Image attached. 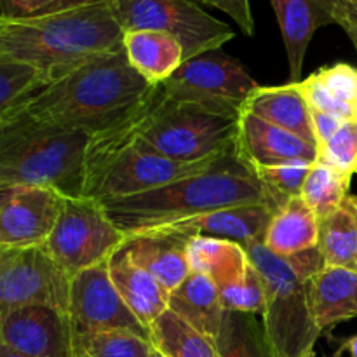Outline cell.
I'll list each match as a JSON object with an SVG mask.
<instances>
[{"label": "cell", "instance_id": "12", "mask_svg": "<svg viewBox=\"0 0 357 357\" xmlns=\"http://www.w3.org/2000/svg\"><path fill=\"white\" fill-rule=\"evenodd\" d=\"M68 316L73 333L128 331L150 340V330L126 305L112 282L107 261L73 275L70 282Z\"/></svg>", "mask_w": 357, "mask_h": 357}, {"label": "cell", "instance_id": "5", "mask_svg": "<svg viewBox=\"0 0 357 357\" xmlns=\"http://www.w3.org/2000/svg\"><path fill=\"white\" fill-rule=\"evenodd\" d=\"M91 135L17 115L0 124V187L35 185L84 197V162Z\"/></svg>", "mask_w": 357, "mask_h": 357}, {"label": "cell", "instance_id": "23", "mask_svg": "<svg viewBox=\"0 0 357 357\" xmlns=\"http://www.w3.org/2000/svg\"><path fill=\"white\" fill-rule=\"evenodd\" d=\"M310 110L324 112L338 121L357 117V68L349 63L323 66L300 80Z\"/></svg>", "mask_w": 357, "mask_h": 357}, {"label": "cell", "instance_id": "30", "mask_svg": "<svg viewBox=\"0 0 357 357\" xmlns=\"http://www.w3.org/2000/svg\"><path fill=\"white\" fill-rule=\"evenodd\" d=\"M49 82L47 75L26 61L0 58V122H6Z\"/></svg>", "mask_w": 357, "mask_h": 357}, {"label": "cell", "instance_id": "22", "mask_svg": "<svg viewBox=\"0 0 357 357\" xmlns=\"http://www.w3.org/2000/svg\"><path fill=\"white\" fill-rule=\"evenodd\" d=\"M124 51L132 68L152 86L166 82L185 63L183 45L164 31H124Z\"/></svg>", "mask_w": 357, "mask_h": 357}, {"label": "cell", "instance_id": "11", "mask_svg": "<svg viewBox=\"0 0 357 357\" xmlns=\"http://www.w3.org/2000/svg\"><path fill=\"white\" fill-rule=\"evenodd\" d=\"M174 100L218 105L243 112L258 84L243 63L220 51L187 59L173 77L160 84Z\"/></svg>", "mask_w": 357, "mask_h": 357}, {"label": "cell", "instance_id": "19", "mask_svg": "<svg viewBox=\"0 0 357 357\" xmlns=\"http://www.w3.org/2000/svg\"><path fill=\"white\" fill-rule=\"evenodd\" d=\"M310 310L321 333L357 316V271L324 267L307 279Z\"/></svg>", "mask_w": 357, "mask_h": 357}, {"label": "cell", "instance_id": "29", "mask_svg": "<svg viewBox=\"0 0 357 357\" xmlns=\"http://www.w3.org/2000/svg\"><path fill=\"white\" fill-rule=\"evenodd\" d=\"M150 342L164 357H220L215 340L192 328L169 309L150 328Z\"/></svg>", "mask_w": 357, "mask_h": 357}, {"label": "cell", "instance_id": "43", "mask_svg": "<svg viewBox=\"0 0 357 357\" xmlns=\"http://www.w3.org/2000/svg\"><path fill=\"white\" fill-rule=\"evenodd\" d=\"M0 357H28V356L20 354V352H16V351H13V349L6 347V345H0Z\"/></svg>", "mask_w": 357, "mask_h": 357}, {"label": "cell", "instance_id": "31", "mask_svg": "<svg viewBox=\"0 0 357 357\" xmlns=\"http://www.w3.org/2000/svg\"><path fill=\"white\" fill-rule=\"evenodd\" d=\"M351 176L340 173L335 167L316 160L303 181L300 197L309 204V208L316 213L317 218L331 215L337 211L345 199L349 197L351 188Z\"/></svg>", "mask_w": 357, "mask_h": 357}, {"label": "cell", "instance_id": "33", "mask_svg": "<svg viewBox=\"0 0 357 357\" xmlns=\"http://www.w3.org/2000/svg\"><path fill=\"white\" fill-rule=\"evenodd\" d=\"M317 160L351 178L357 174V117L342 122L335 135L317 149Z\"/></svg>", "mask_w": 357, "mask_h": 357}, {"label": "cell", "instance_id": "24", "mask_svg": "<svg viewBox=\"0 0 357 357\" xmlns=\"http://www.w3.org/2000/svg\"><path fill=\"white\" fill-rule=\"evenodd\" d=\"M167 309L211 340L218 335L225 316L220 289L201 272H190V275L169 293Z\"/></svg>", "mask_w": 357, "mask_h": 357}, {"label": "cell", "instance_id": "21", "mask_svg": "<svg viewBox=\"0 0 357 357\" xmlns=\"http://www.w3.org/2000/svg\"><path fill=\"white\" fill-rule=\"evenodd\" d=\"M243 110L300 136L317 146L314 135L312 110L303 94L300 82H288L286 86L258 87Z\"/></svg>", "mask_w": 357, "mask_h": 357}, {"label": "cell", "instance_id": "37", "mask_svg": "<svg viewBox=\"0 0 357 357\" xmlns=\"http://www.w3.org/2000/svg\"><path fill=\"white\" fill-rule=\"evenodd\" d=\"M197 2L211 6L215 9L222 10L227 16L232 17L241 28L244 35L253 37L255 35V20L253 13H251L250 0H197Z\"/></svg>", "mask_w": 357, "mask_h": 357}, {"label": "cell", "instance_id": "35", "mask_svg": "<svg viewBox=\"0 0 357 357\" xmlns=\"http://www.w3.org/2000/svg\"><path fill=\"white\" fill-rule=\"evenodd\" d=\"M223 309L230 312L264 314L265 310V284L260 272L251 264L246 278L232 288L220 291Z\"/></svg>", "mask_w": 357, "mask_h": 357}, {"label": "cell", "instance_id": "6", "mask_svg": "<svg viewBox=\"0 0 357 357\" xmlns=\"http://www.w3.org/2000/svg\"><path fill=\"white\" fill-rule=\"evenodd\" d=\"M239 117L232 108L174 100L159 84L142 122V138L167 159L201 162L236 149Z\"/></svg>", "mask_w": 357, "mask_h": 357}, {"label": "cell", "instance_id": "28", "mask_svg": "<svg viewBox=\"0 0 357 357\" xmlns=\"http://www.w3.org/2000/svg\"><path fill=\"white\" fill-rule=\"evenodd\" d=\"M215 345L220 357H275L264 323L255 314L225 310Z\"/></svg>", "mask_w": 357, "mask_h": 357}, {"label": "cell", "instance_id": "3", "mask_svg": "<svg viewBox=\"0 0 357 357\" xmlns=\"http://www.w3.org/2000/svg\"><path fill=\"white\" fill-rule=\"evenodd\" d=\"M124 47L114 0L30 20L0 21V58L37 66L49 82Z\"/></svg>", "mask_w": 357, "mask_h": 357}, {"label": "cell", "instance_id": "44", "mask_svg": "<svg viewBox=\"0 0 357 357\" xmlns=\"http://www.w3.org/2000/svg\"><path fill=\"white\" fill-rule=\"evenodd\" d=\"M149 357H164L162 354H160V352L159 351H157V349L155 347H153L152 349V352H150V356Z\"/></svg>", "mask_w": 357, "mask_h": 357}, {"label": "cell", "instance_id": "13", "mask_svg": "<svg viewBox=\"0 0 357 357\" xmlns=\"http://www.w3.org/2000/svg\"><path fill=\"white\" fill-rule=\"evenodd\" d=\"M65 199L47 187H0V250L44 246L61 216Z\"/></svg>", "mask_w": 357, "mask_h": 357}, {"label": "cell", "instance_id": "27", "mask_svg": "<svg viewBox=\"0 0 357 357\" xmlns=\"http://www.w3.org/2000/svg\"><path fill=\"white\" fill-rule=\"evenodd\" d=\"M319 251L326 267L357 271V202L349 195L331 215L319 220Z\"/></svg>", "mask_w": 357, "mask_h": 357}, {"label": "cell", "instance_id": "1", "mask_svg": "<svg viewBox=\"0 0 357 357\" xmlns=\"http://www.w3.org/2000/svg\"><path fill=\"white\" fill-rule=\"evenodd\" d=\"M284 202L261 183L255 167L234 149L220 157L208 171L181 178L155 190L110 199L101 204L126 237H131L169 229L220 209L244 204L281 208Z\"/></svg>", "mask_w": 357, "mask_h": 357}, {"label": "cell", "instance_id": "16", "mask_svg": "<svg viewBox=\"0 0 357 357\" xmlns=\"http://www.w3.org/2000/svg\"><path fill=\"white\" fill-rule=\"evenodd\" d=\"M192 236L173 229L152 230L126 239L131 260L162 284L167 293L176 289L190 275L188 244Z\"/></svg>", "mask_w": 357, "mask_h": 357}, {"label": "cell", "instance_id": "42", "mask_svg": "<svg viewBox=\"0 0 357 357\" xmlns=\"http://www.w3.org/2000/svg\"><path fill=\"white\" fill-rule=\"evenodd\" d=\"M340 24L342 28H344V31L345 33H347V37L351 38V42H352V45H354V49H356V52H357V26L354 23H351V21H340Z\"/></svg>", "mask_w": 357, "mask_h": 357}, {"label": "cell", "instance_id": "26", "mask_svg": "<svg viewBox=\"0 0 357 357\" xmlns=\"http://www.w3.org/2000/svg\"><path fill=\"white\" fill-rule=\"evenodd\" d=\"M188 261L192 272L208 275L220 291L243 281L251 267L246 248L213 237H192L188 244Z\"/></svg>", "mask_w": 357, "mask_h": 357}, {"label": "cell", "instance_id": "4", "mask_svg": "<svg viewBox=\"0 0 357 357\" xmlns=\"http://www.w3.org/2000/svg\"><path fill=\"white\" fill-rule=\"evenodd\" d=\"M153 89L121 121L91 135L84 162V197L103 202L155 190L208 171L220 159L176 162L142 138V122Z\"/></svg>", "mask_w": 357, "mask_h": 357}, {"label": "cell", "instance_id": "46", "mask_svg": "<svg viewBox=\"0 0 357 357\" xmlns=\"http://www.w3.org/2000/svg\"><path fill=\"white\" fill-rule=\"evenodd\" d=\"M356 202H357V195H356Z\"/></svg>", "mask_w": 357, "mask_h": 357}, {"label": "cell", "instance_id": "39", "mask_svg": "<svg viewBox=\"0 0 357 357\" xmlns=\"http://www.w3.org/2000/svg\"><path fill=\"white\" fill-rule=\"evenodd\" d=\"M312 124H314V135H316L317 149L323 145L324 142L331 138L335 135L338 128H340L342 121H338L333 115H328L324 112L312 110Z\"/></svg>", "mask_w": 357, "mask_h": 357}, {"label": "cell", "instance_id": "25", "mask_svg": "<svg viewBox=\"0 0 357 357\" xmlns=\"http://www.w3.org/2000/svg\"><path fill=\"white\" fill-rule=\"evenodd\" d=\"M264 246L281 258L319 246V218L302 197H291L275 211Z\"/></svg>", "mask_w": 357, "mask_h": 357}, {"label": "cell", "instance_id": "7", "mask_svg": "<svg viewBox=\"0 0 357 357\" xmlns=\"http://www.w3.org/2000/svg\"><path fill=\"white\" fill-rule=\"evenodd\" d=\"M250 261L265 284V333L275 357H305L323 333L310 310L307 279L284 258L271 253L264 243L246 248Z\"/></svg>", "mask_w": 357, "mask_h": 357}, {"label": "cell", "instance_id": "14", "mask_svg": "<svg viewBox=\"0 0 357 357\" xmlns=\"http://www.w3.org/2000/svg\"><path fill=\"white\" fill-rule=\"evenodd\" d=\"M73 328L66 310L24 305L0 312V345L28 357H70Z\"/></svg>", "mask_w": 357, "mask_h": 357}, {"label": "cell", "instance_id": "45", "mask_svg": "<svg viewBox=\"0 0 357 357\" xmlns=\"http://www.w3.org/2000/svg\"><path fill=\"white\" fill-rule=\"evenodd\" d=\"M305 357H319V356H317V354H316V352H314V351H312V352H309V354H307Z\"/></svg>", "mask_w": 357, "mask_h": 357}, {"label": "cell", "instance_id": "41", "mask_svg": "<svg viewBox=\"0 0 357 357\" xmlns=\"http://www.w3.org/2000/svg\"><path fill=\"white\" fill-rule=\"evenodd\" d=\"M344 351H347L349 356H351V357H357V335H354V337L345 338V340H342L340 351H338V354L335 357L340 356Z\"/></svg>", "mask_w": 357, "mask_h": 357}, {"label": "cell", "instance_id": "34", "mask_svg": "<svg viewBox=\"0 0 357 357\" xmlns=\"http://www.w3.org/2000/svg\"><path fill=\"white\" fill-rule=\"evenodd\" d=\"M314 162L309 160H293V162L275 164V166L257 167V174L261 183L281 197L282 201H288L291 197H298L302 194L303 181L309 174Z\"/></svg>", "mask_w": 357, "mask_h": 357}, {"label": "cell", "instance_id": "20", "mask_svg": "<svg viewBox=\"0 0 357 357\" xmlns=\"http://www.w3.org/2000/svg\"><path fill=\"white\" fill-rule=\"evenodd\" d=\"M108 274L126 305L132 310L143 326H153L157 319L167 310L169 293L162 288L152 274L136 265L126 248H119L107 261Z\"/></svg>", "mask_w": 357, "mask_h": 357}, {"label": "cell", "instance_id": "17", "mask_svg": "<svg viewBox=\"0 0 357 357\" xmlns=\"http://www.w3.org/2000/svg\"><path fill=\"white\" fill-rule=\"evenodd\" d=\"M289 63V82H300L307 49L321 26L337 23L342 0H271Z\"/></svg>", "mask_w": 357, "mask_h": 357}, {"label": "cell", "instance_id": "38", "mask_svg": "<svg viewBox=\"0 0 357 357\" xmlns=\"http://www.w3.org/2000/svg\"><path fill=\"white\" fill-rule=\"evenodd\" d=\"M284 260L288 261V264L291 265V267L295 268V271L298 272L303 279L312 278V275H316L317 272H321L324 267H326L319 248L307 250V251H303V253L295 255V257L284 258Z\"/></svg>", "mask_w": 357, "mask_h": 357}, {"label": "cell", "instance_id": "15", "mask_svg": "<svg viewBox=\"0 0 357 357\" xmlns=\"http://www.w3.org/2000/svg\"><path fill=\"white\" fill-rule=\"evenodd\" d=\"M236 149L255 169L293 160H317L316 145L246 110L241 112Z\"/></svg>", "mask_w": 357, "mask_h": 357}, {"label": "cell", "instance_id": "36", "mask_svg": "<svg viewBox=\"0 0 357 357\" xmlns=\"http://www.w3.org/2000/svg\"><path fill=\"white\" fill-rule=\"evenodd\" d=\"M108 0H0V21L30 20Z\"/></svg>", "mask_w": 357, "mask_h": 357}, {"label": "cell", "instance_id": "8", "mask_svg": "<svg viewBox=\"0 0 357 357\" xmlns=\"http://www.w3.org/2000/svg\"><path fill=\"white\" fill-rule=\"evenodd\" d=\"M122 30H153L173 35L185 51V61L220 47L236 31L192 0H114Z\"/></svg>", "mask_w": 357, "mask_h": 357}, {"label": "cell", "instance_id": "18", "mask_svg": "<svg viewBox=\"0 0 357 357\" xmlns=\"http://www.w3.org/2000/svg\"><path fill=\"white\" fill-rule=\"evenodd\" d=\"M278 209L279 206L272 204L236 206L197 216L169 229L192 237H213L248 248L255 243H264L265 232Z\"/></svg>", "mask_w": 357, "mask_h": 357}, {"label": "cell", "instance_id": "9", "mask_svg": "<svg viewBox=\"0 0 357 357\" xmlns=\"http://www.w3.org/2000/svg\"><path fill=\"white\" fill-rule=\"evenodd\" d=\"M126 234L103 204L87 197H66L61 216L45 248L68 275L105 264L124 246Z\"/></svg>", "mask_w": 357, "mask_h": 357}, {"label": "cell", "instance_id": "10", "mask_svg": "<svg viewBox=\"0 0 357 357\" xmlns=\"http://www.w3.org/2000/svg\"><path fill=\"white\" fill-rule=\"evenodd\" d=\"M72 275L44 246L0 250V312L47 305L68 312Z\"/></svg>", "mask_w": 357, "mask_h": 357}, {"label": "cell", "instance_id": "40", "mask_svg": "<svg viewBox=\"0 0 357 357\" xmlns=\"http://www.w3.org/2000/svg\"><path fill=\"white\" fill-rule=\"evenodd\" d=\"M340 21H351L357 26V0H342L337 13V24Z\"/></svg>", "mask_w": 357, "mask_h": 357}, {"label": "cell", "instance_id": "32", "mask_svg": "<svg viewBox=\"0 0 357 357\" xmlns=\"http://www.w3.org/2000/svg\"><path fill=\"white\" fill-rule=\"evenodd\" d=\"M152 349L149 338L128 331L73 333L70 357H149Z\"/></svg>", "mask_w": 357, "mask_h": 357}, {"label": "cell", "instance_id": "2", "mask_svg": "<svg viewBox=\"0 0 357 357\" xmlns=\"http://www.w3.org/2000/svg\"><path fill=\"white\" fill-rule=\"evenodd\" d=\"M152 89V84L132 68L122 47L52 80L10 119L26 115L42 124L94 135L121 121Z\"/></svg>", "mask_w": 357, "mask_h": 357}]
</instances>
